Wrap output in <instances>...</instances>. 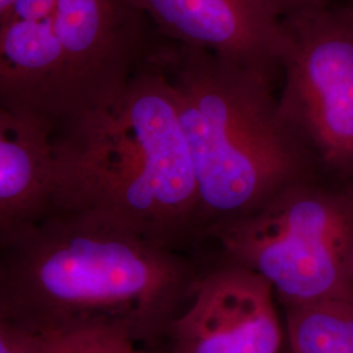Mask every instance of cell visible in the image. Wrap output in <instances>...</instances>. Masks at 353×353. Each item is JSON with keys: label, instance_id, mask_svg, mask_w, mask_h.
<instances>
[{"label": "cell", "instance_id": "obj_6", "mask_svg": "<svg viewBox=\"0 0 353 353\" xmlns=\"http://www.w3.org/2000/svg\"><path fill=\"white\" fill-rule=\"evenodd\" d=\"M51 26L59 48L54 135L112 103L160 43L132 0H58Z\"/></svg>", "mask_w": 353, "mask_h": 353}, {"label": "cell", "instance_id": "obj_3", "mask_svg": "<svg viewBox=\"0 0 353 353\" xmlns=\"http://www.w3.org/2000/svg\"><path fill=\"white\" fill-rule=\"evenodd\" d=\"M168 76L195 172L205 232L262 208L321 172L280 117L275 76L164 39Z\"/></svg>", "mask_w": 353, "mask_h": 353}, {"label": "cell", "instance_id": "obj_2", "mask_svg": "<svg viewBox=\"0 0 353 353\" xmlns=\"http://www.w3.org/2000/svg\"><path fill=\"white\" fill-rule=\"evenodd\" d=\"M55 208L85 210L173 249L199 228L198 188L161 64H144L108 106L54 135Z\"/></svg>", "mask_w": 353, "mask_h": 353}, {"label": "cell", "instance_id": "obj_7", "mask_svg": "<svg viewBox=\"0 0 353 353\" xmlns=\"http://www.w3.org/2000/svg\"><path fill=\"white\" fill-rule=\"evenodd\" d=\"M271 284L228 263L198 284L192 301L168 326L172 353H279L285 330Z\"/></svg>", "mask_w": 353, "mask_h": 353}, {"label": "cell", "instance_id": "obj_12", "mask_svg": "<svg viewBox=\"0 0 353 353\" xmlns=\"http://www.w3.org/2000/svg\"><path fill=\"white\" fill-rule=\"evenodd\" d=\"M57 3L58 0H13L3 23H39L49 20L55 13Z\"/></svg>", "mask_w": 353, "mask_h": 353}, {"label": "cell", "instance_id": "obj_8", "mask_svg": "<svg viewBox=\"0 0 353 353\" xmlns=\"http://www.w3.org/2000/svg\"><path fill=\"white\" fill-rule=\"evenodd\" d=\"M164 39L276 75L283 23L255 0H132Z\"/></svg>", "mask_w": 353, "mask_h": 353}, {"label": "cell", "instance_id": "obj_4", "mask_svg": "<svg viewBox=\"0 0 353 353\" xmlns=\"http://www.w3.org/2000/svg\"><path fill=\"white\" fill-rule=\"evenodd\" d=\"M207 233L229 263L265 279L285 307L353 301V181L316 172Z\"/></svg>", "mask_w": 353, "mask_h": 353}, {"label": "cell", "instance_id": "obj_13", "mask_svg": "<svg viewBox=\"0 0 353 353\" xmlns=\"http://www.w3.org/2000/svg\"><path fill=\"white\" fill-rule=\"evenodd\" d=\"M0 353H39L37 338L10 321L0 322Z\"/></svg>", "mask_w": 353, "mask_h": 353}, {"label": "cell", "instance_id": "obj_16", "mask_svg": "<svg viewBox=\"0 0 353 353\" xmlns=\"http://www.w3.org/2000/svg\"><path fill=\"white\" fill-rule=\"evenodd\" d=\"M3 321H8V314H7V306L4 301V296H3L1 287H0V322H3Z\"/></svg>", "mask_w": 353, "mask_h": 353}, {"label": "cell", "instance_id": "obj_15", "mask_svg": "<svg viewBox=\"0 0 353 353\" xmlns=\"http://www.w3.org/2000/svg\"><path fill=\"white\" fill-rule=\"evenodd\" d=\"M13 0H0V26L4 21V17L8 12L10 7L12 6Z\"/></svg>", "mask_w": 353, "mask_h": 353}, {"label": "cell", "instance_id": "obj_10", "mask_svg": "<svg viewBox=\"0 0 353 353\" xmlns=\"http://www.w3.org/2000/svg\"><path fill=\"white\" fill-rule=\"evenodd\" d=\"M290 353H353V301L285 307Z\"/></svg>", "mask_w": 353, "mask_h": 353}, {"label": "cell", "instance_id": "obj_14", "mask_svg": "<svg viewBox=\"0 0 353 353\" xmlns=\"http://www.w3.org/2000/svg\"><path fill=\"white\" fill-rule=\"evenodd\" d=\"M265 12L279 21H284L300 13L327 6L335 0H255Z\"/></svg>", "mask_w": 353, "mask_h": 353}, {"label": "cell", "instance_id": "obj_1", "mask_svg": "<svg viewBox=\"0 0 353 353\" xmlns=\"http://www.w3.org/2000/svg\"><path fill=\"white\" fill-rule=\"evenodd\" d=\"M185 275L173 249L85 210L54 208L0 243L8 321L33 334L113 326L150 339L169 326Z\"/></svg>", "mask_w": 353, "mask_h": 353}, {"label": "cell", "instance_id": "obj_17", "mask_svg": "<svg viewBox=\"0 0 353 353\" xmlns=\"http://www.w3.org/2000/svg\"><path fill=\"white\" fill-rule=\"evenodd\" d=\"M352 285H353V261H352Z\"/></svg>", "mask_w": 353, "mask_h": 353}, {"label": "cell", "instance_id": "obj_5", "mask_svg": "<svg viewBox=\"0 0 353 353\" xmlns=\"http://www.w3.org/2000/svg\"><path fill=\"white\" fill-rule=\"evenodd\" d=\"M281 23L280 117L321 172L353 181V0Z\"/></svg>", "mask_w": 353, "mask_h": 353}, {"label": "cell", "instance_id": "obj_9", "mask_svg": "<svg viewBox=\"0 0 353 353\" xmlns=\"http://www.w3.org/2000/svg\"><path fill=\"white\" fill-rule=\"evenodd\" d=\"M55 208L54 134L0 108V243Z\"/></svg>", "mask_w": 353, "mask_h": 353}, {"label": "cell", "instance_id": "obj_11", "mask_svg": "<svg viewBox=\"0 0 353 353\" xmlns=\"http://www.w3.org/2000/svg\"><path fill=\"white\" fill-rule=\"evenodd\" d=\"M34 335L39 353H145L126 330L113 326L52 330Z\"/></svg>", "mask_w": 353, "mask_h": 353}]
</instances>
